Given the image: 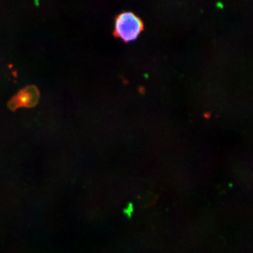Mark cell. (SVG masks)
<instances>
[{"label": "cell", "mask_w": 253, "mask_h": 253, "mask_svg": "<svg viewBox=\"0 0 253 253\" xmlns=\"http://www.w3.org/2000/svg\"><path fill=\"white\" fill-rule=\"evenodd\" d=\"M113 36L128 43L137 39L144 29L143 21L134 12L125 11L116 16Z\"/></svg>", "instance_id": "6da1fadb"}, {"label": "cell", "mask_w": 253, "mask_h": 253, "mask_svg": "<svg viewBox=\"0 0 253 253\" xmlns=\"http://www.w3.org/2000/svg\"><path fill=\"white\" fill-rule=\"evenodd\" d=\"M40 97L39 88L35 85H30L12 97L8 102V107L12 111H15L21 107L31 108L39 103Z\"/></svg>", "instance_id": "7a4b0ae2"}, {"label": "cell", "mask_w": 253, "mask_h": 253, "mask_svg": "<svg viewBox=\"0 0 253 253\" xmlns=\"http://www.w3.org/2000/svg\"><path fill=\"white\" fill-rule=\"evenodd\" d=\"M157 196L152 193L151 192H145L144 196L141 197L145 207H150V206L156 203L157 200Z\"/></svg>", "instance_id": "3957f363"}]
</instances>
